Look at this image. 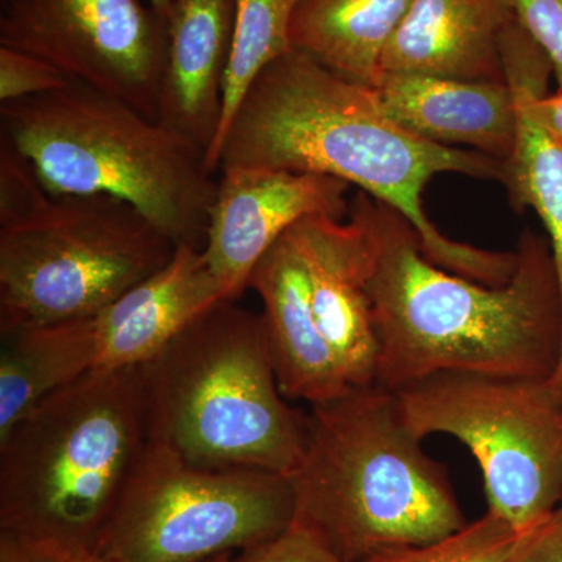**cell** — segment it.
Returning a JSON list of instances; mask_svg holds the SVG:
<instances>
[{
    "label": "cell",
    "instance_id": "cell-13",
    "mask_svg": "<svg viewBox=\"0 0 562 562\" xmlns=\"http://www.w3.org/2000/svg\"><path fill=\"white\" fill-rule=\"evenodd\" d=\"M249 288L262 302L269 351L284 397L316 405L353 387L314 316L308 269L294 227L255 266Z\"/></svg>",
    "mask_w": 562,
    "mask_h": 562
},
{
    "label": "cell",
    "instance_id": "cell-14",
    "mask_svg": "<svg viewBox=\"0 0 562 562\" xmlns=\"http://www.w3.org/2000/svg\"><path fill=\"white\" fill-rule=\"evenodd\" d=\"M372 88L384 113L422 139L501 162L512 155L517 111L508 83L382 70Z\"/></svg>",
    "mask_w": 562,
    "mask_h": 562
},
{
    "label": "cell",
    "instance_id": "cell-27",
    "mask_svg": "<svg viewBox=\"0 0 562 562\" xmlns=\"http://www.w3.org/2000/svg\"><path fill=\"white\" fill-rule=\"evenodd\" d=\"M68 558L49 542L0 528V562H66Z\"/></svg>",
    "mask_w": 562,
    "mask_h": 562
},
{
    "label": "cell",
    "instance_id": "cell-3",
    "mask_svg": "<svg viewBox=\"0 0 562 562\" xmlns=\"http://www.w3.org/2000/svg\"><path fill=\"white\" fill-rule=\"evenodd\" d=\"M288 479L294 525L342 562L427 546L468 525L446 465L424 452L397 395L379 384L312 405Z\"/></svg>",
    "mask_w": 562,
    "mask_h": 562
},
{
    "label": "cell",
    "instance_id": "cell-21",
    "mask_svg": "<svg viewBox=\"0 0 562 562\" xmlns=\"http://www.w3.org/2000/svg\"><path fill=\"white\" fill-rule=\"evenodd\" d=\"M301 0H235V33L224 88L220 133L206 160L220 173L221 147L235 111L255 79L281 55L292 50L291 22Z\"/></svg>",
    "mask_w": 562,
    "mask_h": 562
},
{
    "label": "cell",
    "instance_id": "cell-24",
    "mask_svg": "<svg viewBox=\"0 0 562 562\" xmlns=\"http://www.w3.org/2000/svg\"><path fill=\"white\" fill-rule=\"evenodd\" d=\"M514 16L547 55L562 87V0H512Z\"/></svg>",
    "mask_w": 562,
    "mask_h": 562
},
{
    "label": "cell",
    "instance_id": "cell-10",
    "mask_svg": "<svg viewBox=\"0 0 562 562\" xmlns=\"http://www.w3.org/2000/svg\"><path fill=\"white\" fill-rule=\"evenodd\" d=\"M0 47L158 120L168 24L143 0H0Z\"/></svg>",
    "mask_w": 562,
    "mask_h": 562
},
{
    "label": "cell",
    "instance_id": "cell-18",
    "mask_svg": "<svg viewBox=\"0 0 562 562\" xmlns=\"http://www.w3.org/2000/svg\"><path fill=\"white\" fill-rule=\"evenodd\" d=\"M512 0H413L382 70L506 83L503 32Z\"/></svg>",
    "mask_w": 562,
    "mask_h": 562
},
{
    "label": "cell",
    "instance_id": "cell-26",
    "mask_svg": "<svg viewBox=\"0 0 562 562\" xmlns=\"http://www.w3.org/2000/svg\"><path fill=\"white\" fill-rule=\"evenodd\" d=\"M503 562H562V506L530 530L520 532Z\"/></svg>",
    "mask_w": 562,
    "mask_h": 562
},
{
    "label": "cell",
    "instance_id": "cell-11",
    "mask_svg": "<svg viewBox=\"0 0 562 562\" xmlns=\"http://www.w3.org/2000/svg\"><path fill=\"white\" fill-rule=\"evenodd\" d=\"M220 173L202 251L224 301L249 290L255 266L297 222L349 214L350 184L336 177L243 166Z\"/></svg>",
    "mask_w": 562,
    "mask_h": 562
},
{
    "label": "cell",
    "instance_id": "cell-6",
    "mask_svg": "<svg viewBox=\"0 0 562 562\" xmlns=\"http://www.w3.org/2000/svg\"><path fill=\"white\" fill-rule=\"evenodd\" d=\"M147 446L139 366L88 372L0 439V528L95 552Z\"/></svg>",
    "mask_w": 562,
    "mask_h": 562
},
{
    "label": "cell",
    "instance_id": "cell-1",
    "mask_svg": "<svg viewBox=\"0 0 562 562\" xmlns=\"http://www.w3.org/2000/svg\"><path fill=\"white\" fill-rule=\"evenodd\" d=\"M228 166L336 177L397 210L439 268L487 286L508 283L516 271V250L453 241L422 203L436 176L501 181L502 162L419 138L384 113L372 87L302 52L281 55L250 85L222 143L221 169Z\"/></svg>",
    "mask_w": 562,
    "mask_h": 562
},
{
    "label": "cell",
    "instance_id": "cell-30",
    "mask_svg": "<svg viewBox=\"0 0 562 562\" xmlns=\"http://www.w3.org/2000/svg\"><path fill=\"white\" fill-rule=\"evenodd\" d=\"M147 3L157 11V13H160L161 16H168L169 9H171L172 0H146Z\"/></svg>",
    "mask_w": 562,
    "mask_h": 562
},
{
    "label": "cell",
    "instance_id": "cell-5",
    "mask_svg": "<svg viewBox=\"0 0 562 562\" xmlns=\"http://www.w3.org/2000/svg\"><path fill=\"white\" fill-rule=\"evenodd\" d=\"M0 139L52 194L121 199L177 247L202 249L217 191L206 150L127 102L70 81L0 103Z\"/></svg>",
    "mask_w": 562,
    "mask_h": 562
},
{
    "label": "cell",
    "instance_id": "cell-2",
    "mask_svg": "<svg viewBox=\"0 0 562 562\" xmlns=\"http://www.w3.org/2000/svg\"><path fill=\"white\" fill-rule=\"evenodd\" d=\"M371 249L375 384L397 392L441 372L553 379L562 299L549 238L527 228L512 280L487 286L439 268L397 210L358 191L349 214Z\"/></svg>",
    "mask_w": 562,
    "mask_h": 562
},
{
    "label": "cell",
    "instance_id": "cell-29",
    "mask_svg": "<svg viewBox=\"0 0 562 562\" xmlns=\"http://www.w3.org/2000/svg\"><path fill=\"white\" fill-rule=\"evenodd\" d=\"M66 562H110V561L103 560V558L99 557L98 553L83 552V553L72 554V557H69L68 561H66Z\"/></svg>",
    "mask_w": 562,
    "mask_h": 562
},
{
    "label": "cell",
    "instance_id": "cell-19",
    "mask_svg": "<svg viewBox=\"0 0 562 562\" xmlns=\"http://www.w3.org/2000/svg\"><path fill=\"white\" fill-rule=\"evenodd\" d=\"M0 336V439H3L44 398L94 371L98 339L92 316L14 328Z\"/></svg>",
    "mask_w": 562,
    "mask_h": 562
},
{
    "label": "cell",
    "instance_id": "cell-15",
    "mask_svg": "<svg viewBox=\"0 0 562 562\" xmlns=\"http://www.w3.org/2000/svg\"><path fill=\"white\" fill-rule=\"evenodd\" d=\"M503 68L516 101L517 131L512 155L502 162V183L516 213L531 209L547 231L562 299V144L536 114L538 95L549 92L553 68L519 21L502 38ZM562 395V353L553 375Z\"/></svg>",
    "mask_w": 562,
    "mask_h": 562
},
{
    "label": "cell",
    "instance_id": "cell-16",
    "mask_svg": "<svg viewBox=\"0 0 562 562\" xmlns=\"http://www.w3.org/2000/svg\"><path fill=\"white\" fill-rule=\"evenodd\" d=\"M158 122L206 155L220 133L235 33V0H172Z\"/></svg>",
    "mask_w": 562,
    "mask_h": 562
},
{
    "label": "cell",
    "instance_id": "cell-31",
    "mask_svg": "<svg viewBox=\"0 0 562 562\" xmlns=\"http://www.w3.org/2000/svg\"><path fill=\"white\" fill-rule=\"evenodd\" d=\"M232 554H221V557L213 558L205 562H231Z\"/></svg>",
    "mask_w": 562,
    "mask_h": 562
},
{
    "label": "cell",
    "instance_id": "cell-28",
    "mask_svg": "<svg viewBox=\"0 0 562 562\" xmlns=\"http://www.w3.org/2000/svg\"><path fill=\"white\" fill-rule=\"evenodd\" d=\"M536 114L547 131L562 144V87L553 92L538 95L535 102Z\"/></svg>",
    "mask_w": 562,
    "mask_h": 562
},
{
    "label": "cell",
    "instance_id": "cell-23",
    "mask_svg": "<svg viewBox=\"0 0 562 562\" xmlns=\"http://www.w3.org/2000/svg\"><path fill=\"white\" fill-rule=\"evenodd\" d=\"M68 77L49 63L7 47H0V103L61 90Z\"/></svg>",
    "mask_w": 562,
    "mask_h": 562
},
{
    "label": "cell",
    "instance_id": "cell-17",
    "mask_svg": "<svg viewBox=\"0 0 562 562\" xmlns=\"http://www.w3.org/2000/svg\"><path fill=\"white\" fill-rule=\"evenodd\" d=\"M221 301L220 284L202 249L177 247L165 268L92 316L98 339L95 369L144 364Z\"/></svg>",
    "mask_w": 562,
    "mask_h": 562
},
{
    "label": "cell",
    "instance_id": "cell-9",
    "mask_svg": "<svg viewBox=\"0 0 562 562\" xmlns=\"http://www.w3.org/2000/svg\"><path fill=\"white\" fill-rule=\"evenodd\" d=\"M294 514L288 476L201 468L149 442L94 553L110 562H205L277 538Z\"/></svg>",
    "mask_w": 562,
    "mask_h": 562
},
{
    "label": "cell",
    "instance_id": "cell-7",
    "mask_svg": "<svg viewBox=\"0 0 562 562\" xmlns=\"http://www.w3.org/2000/svg\"><path fill=\"white\" fill-rule=\"evenodd\" d=\"M176 251L131 203L52 194L0 140V333L95 316Z\"/></svg>",
    "mask_w": 562,
    "mask_h": 562
},
{
    "label": "cell",
    "instance_id": "cell-25",
    "mask_svg": "<svg viewBox=\"0 0 562 562\" xmlns=\"http://www.w3.org/2000/svg\"><path fill=\"white\" fill-rule=\"evenodd\" d=\"M231 562H342L312 532L292 524L277 538L232 554Z\"/></svg>",
    "mask_w": 562,
    "mask_h": 562
},
{
    "label": "cell",
    "instance_id": "cell-22",
    "mask_svg": "<svg viewBox=\"0 0 562 562\" xmlns=\"http://www.w3.org/2000/svg\"><path fill=\"white\" fill-rule=\"evenodd\" d=\"M519 536L512 525L487 512L441 541L390 550L364 562H503Z\"/></svg>",
    "mask_w": 562,
    "mask_h": 562
},
{
    "label": "cell",
    "instance_id": "cell-20",
    "mask_svg": "<svg viewBox=\"0 0 562 562\" xmlns=\"http://www.w3.org/2000/svg\"><path fill=\"white\" fill-rule=\"evenodd\" d=\"M412 5L413 0H301L291 22L292 49L372 87Z\"/></svg>",
    "mask_w": 562,
    "mask_h": 562
},
{
    "label": "cell",
    "instance_id": "cell-8",
    "mask_svg": "<svg viewBox=\"0 0 562 562\" xmlns=\"http://www.w3.org/2000/svg\"><path fill=\"white\" fill-rule=\"evenodd\" d=\"M395 395L422 441L449 435L468 447L490 513L517 532L562 506V395L552 379L441 372Z\"/></svg>",
    "mask_w": 562,
    "mask_h": 562
},
{
    "label": "cell",
    "instance_id": "cell-12",
    "mask_svg": "<svg viewBox=\"0 0 562 562\" xmlns=\"http://www.w3.org/2000/svg\"><path fill=\"white\" fill-rule=\"evenodd\" d=\"M349 217V216H347ZM322 335L351 386L375 384L379 342L368 281L371 249L357 221L310 216L294 225Z\"/></svg>",
    "mask_w": 562,
    "mask_h": 562
},
{
    "label": "cell",
    "instance_id": "cell-4",
    "mask_svg": "<svg viewBox=\"0 0 562 562\" xmlns=\"http://www.w3.org/2000/svg\"><path fill=\"white\" fill-rule=\"evenodd\" d=\"M139 375L150 443L201 468H297L306 414L284 402L262 314L214 303Z\"/></svg>",
    "mask_w": 562,
    "mask_h": 562
}]
</instances>
